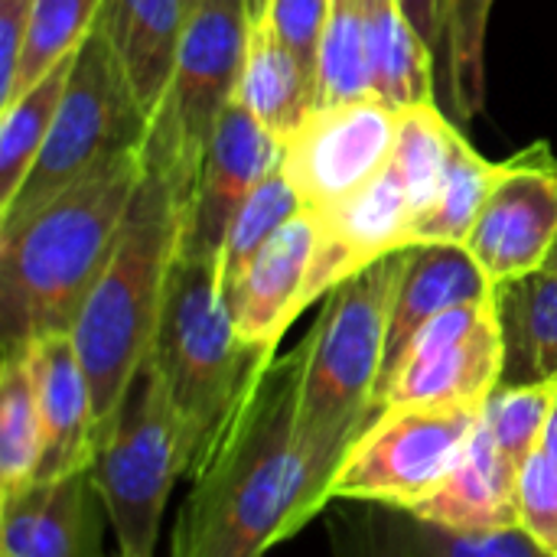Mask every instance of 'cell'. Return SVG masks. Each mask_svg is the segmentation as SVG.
<instances>
[{
	"mask_svg": "<svg viewBox=\"0 0 557 557\" xmlns=\"http://www.w3.org/2000/svg\"><path fill=\"white\" fill-rule=\"evenodd\" d=\"M304 343L271 356L189 467L170 557H261L310 519V483L297 447Z\"/></svg>",
	"mask_w": 557,
	"mask_h": 557,
	"instance_id": "1",
	"label": "cell"
},
{
	"mask_svg": "<svg viewBox=\"0 0 557 557\" xmlns=\"http://www.w3.org/2000/svg\"><path fill=\"white\" fill-rule=\"evenodd\" d=\"M140 180L144 157L127 153L0 225L3 352L72 330L117 245Z\"/></svg>",
	"mask_w": 557,
	"mask_h": 557,
	"instance_id": "2",
	"label": "cell"
},
{
	"mask_svg": "<svg viewBox=\"0 0 557 557\" xmlns=\"http://www.w3.org/2000/svg\"><path fill=\"white\" fill-rule=\"evenodd\" d=\"M405 251L382 258L333 287L313 330L304 336L297 447L307 467L313 516L330 509V486L343 457L382 414L375 392Z\"/></svg>",
	"mask_w": 557,
	"mask_h": 557,
	"instance_id": "3",
	"label": "cell"
},
{
	"mask_svg": "<svg viewBox=\"0 0 557 557\" xmlns=\"http://www.w3.org/2000/svg\"><path fill=\"white\" fill-rule=\"evenodd\" d=\"M183 209L186 199L176 183L144 160V180L117 245L69 330L91 388L95 450L150 359L166 277L180 251Z\"/></svg>",
	"mask_w": 557,
	"mask_h": 557,
	"instance_id": "4",
	"label": "cell"
},
{
	"mask_svg": "<svg viewBox=\"0 0 557 557\" xmlns=\"http://www.w3.org/2000/svg\"><path fill=\"white\" fill-rule=\"evenodd\" d=\"M277 349L248 346L222 294L219 261L176 255L150 349L170 405L183 424L189 467L206 454L255 372Z\"/></svg>",
	"mask_w": 557,
	"mask_h": 557,
	"instance_id": "5",
	"label": "cell"
},
{
	"mask_svg": "<svg viewBox=\"0 0 557 557\" xmlns=\"http://www.w3.org/2000/svg\"><path fill=\"white\" fill-rule=\"evenodd\" d=\"M147 131L150 117L140 111L101 26L95 23L75 52L49 137L16 196L0 209V225L23 219L117 157L140 153Z\"/></svg>",
	"mask_w": 557,
	"mask_h": 557,
	"instance_id": "6",
	"label": "cell"
},
{
	"mask_svg": "<svg viewBox=\"0 0 557 557\" xmlns=\"http://www.w3.org/2000/svg\"><path fill=\"white\" fill-rule=\"evenodd\" d=\"M248 33L245 0H202L186 23L170 88L150 117L140 157L160 166L186 202L209 140L238 95Z\"/></svg>",
	"mask_w": 557,
	"mask_h": 557,
	"instance_id": "7",
	"label": "cell"
},
{
	"mask_svg": "<svg viewBox=\"0 0 557 557\" xmlns=\"http://www.w3.org/2000/svg\"><path fill=\"white\" fill-rule=\"evenodd\" d=\"M91 470L121 557H153L170 490L189 470V450L150 359L104 431Z\"/></svg>",
	"mask_w": 557,
	"mask_h": 557,
	"instance_id": "8",
	"label": "cell"
},
{
	"mask_svg": "<svg viewBox=\"0 0 557 557\" xmlns=\"http://www.w3.org/2000/svg\"><path fill=\"white\" fill-rule=\"evenodd\" d=\"M483 424V405L385 408L343 457L333 503H382L414 509L434 496L467 457Z\"/></svg>",
	"mask_w": 557,
	"mask_h": 557,
	"instance_id": "9",
	"label": "cell"
},
{
	"mask_svg": "<svg viewBox=\"0 0 557 557\" xmlns=\"http://www.w3.org/2000/svg\"><path fill=\"white\" fill-rule=\"evenodd\" d=\"M506 346L496 300H476L428 320L379 385V408L486 405L503 385Z\"/></svg>",
	"mask_w": 557,
	"mask_h": 557,
	"instance_id": "10",
	"label": "cell"
},
{
	"mask_svg": "<svg viewBox=\"0 0 557 557\" xmlns=\"http://www.w3.org/2000/svg\"><path fill=\"white\" fill-rule=\"evenodd\" d=\"M395 140L398 111L382 98L369 95L323 104L281 140V170L294 183L304 209L323 212L388 170Z\"/></svg>",
	"mask_w": 557,
	"mask_h": 557,
	"instance_id": "11",
	"label": "cell"
},
{
	"mask_svg": "<svg viewBox=\"0 0 557 557\" xmlns=\"http://www.w3.org/2000/svg\"><path fill=\"white\" fill-rule=\"evenodd\" d=\"M555 245L557 157L552 144H532L503 160V176L467 248L496 287L542 271Z\"/></svg>",
	"mask_w": 557,
	"mask_h": 557,
	"instance_id": "12",
	"label": "cell"
},
{
	"mask_svg": "<svg viewBox=\"0 0 557 557\" xmlns=\"http://www.w3.org/2000/svg\"><path fill=\"white\" fill-rule=\"evenodd\" d=\"M281 137L271 134L248 108L232 101L209 140L196 186L183 209L176 255L219 261L228 222L258 189V183L281 166Z\"/></svg>",
	"mask_w": 557,
	"mask_h": 557,
	"instance_id": "13",
	"label": "cell"
},
{
	"mask_svg": "<svg viewBox=\"0 0 557 557\" xmlns=\"http://www.w3.org/2000/svg\"><path fill=\"white\" fill-rule=\"evenodd\" d=\"M320 248L310 274V304L333 287L414 245V206L395 166L382 170L352 196L313 212Z\"/></svg>",
	"mask_w": 557,
	"mask_h": 557,
	"instance_id": "14",
	"label": "cell"
},
{
	"mask_svg": "<svg viewBox=\"0 0 557 557\" xmlns=\"http://www.w3.org/2000/svg\"><path fill=\"white\" fill-rule=\"evenodd\" d=\"M320 248V225L313 212L294 215L222 290L235 330L248 346L277 349L287 326L310 307V274Z\"/></svg>",
	"mask_w": 557,
	"mask_h": 557,
	"instance_id": "15",
	"label": "cell"
},
{
	"mask_svg": "<svg viewBox=\"0 0 557 557\" xmlns=\"http://www.w3.org/2000/svg\"><path fill=\"white\" fill-rule=\"evenodd\" d=\"M101 509L91 467L3 493V557H101Z\"/></svg>",
	"mask_w": 557,
	"mask_h": 557,
	"instance_id": "16",
	"label": "cell"
},
{
	"mask_svg": "<svg viewBox=\"0 0 557 557\" xmlns=\"http://www.w3.org/2000/svg\"><path fill=\"white\" fill-rule=\"evenodd\" d=\"M330 545L333 557H548L522 529L467 535L382 503L336 512Z\"/></svg>",
	"mask_w": 557,
	"mask_h": 557,
	"instance_id": "17",
	"label": "cell"
},
{
	"mask_svg": "<svg viewBox=\"0 0 557 557\" xmlns=\"http://www.w3.org/2000/svg\"><path fill=\"white\" fill-rule=\"evenodd\" d=\"M42 421V460L33 483H52L95 463V408L72 333H49L26 346Z\"/></svg>",
	"mask_w": 557,
	"mask_h": 557,
	"instance_id": "18",
	"label": "cell"
},
{
	"mask_svg": "<svg viewBox=\"0 0 557 557\" xmlns=\"http://www.w3.org/2000/svg\"><path fill=\"white\" fill-rule=\"evenodd\" d=\"M490 297H493V284L467 245H411L405 251V268H401L395 300H392L382 379L392 372V366L398 362L411 336L428 320H434L444 310L490 300Z\"/></svg>",
	"mask_w": 557,
	"mask_h": 557,
	"instance_id": "19",
	"label": "cell"
},
{
	"mask_svg": "<svg viewBox=\"0 0 557 557\" xmlns=\"http://www.w3.org/2000/svg\"><path fill=\"white\" fill-rule=\"evenodd\" d=\"M519 473L522 470L499 450L490 428L480 424L467 457L450 473V480L408 512L467 535L519 532Z\"/></svg>",
	"mask_w": 557,
	"mask_h": 557,
	"instance_id": "20",
	"label": "cell"
},
{
	"mask_svg": "<svg viewBox=\"0 0 557 557\" xmlns=\"http://www.w3.org/2000/svg\"><path fill=\"white\" fill-rule=\"evenodd\" d=\"M186 23V0H104L101 7L98 26L147 117L170 88Z\"/></svg>",
	"mask_w": 557,
	"mask_h": 557,
	"instance_id": "21",
	"label": "cell"
},
{
	"mask_svg": "<svg viewBox=\"0 0 557 557\" xmlns=\"http://www.w3.org/2000/svg\"><path fill=\"white\" fill-rule=\"evenodd\" d=\"M506 366L503 385L557 382V271H532L493 287Z\"/></svg>",
	"mask_w": 557,
	"mask_h": 557,
	"instance_id": "22",
	"label": "cell"
},
{
	"mask_svg": "<svg viewBox=\"0 0 557 557\" xmlns=\"http://www.w3.org/2000/svg\"><path fill=\"white\" fill-rule=\"evenodd\" d=\"M235 101L271 134L290 137L317 104V85L268 20L251 23Z\"/></svg>",
	"mask_w": 557,
	"mask_h": 557,
	"instance_id": "23",
	"label": "cell"
},
{
	"mask_svg": "<svg viewBox=\"0 0 557 557\" xmlns=\"http://www.w3.org/2000/svg\"><path fill=\"white\" fill-rule=\"evenodd\" d=\"M366 3H369V26H372L375 98H382L395 111L421 101H437V88H434L437 55L408 20L401 0H366Z\"/></svg>",
	"mask_w": 557,
	"mask_h": 557,
	"instance_id": "24",
	"label": "cell"
},
{
	"mask_svg": "<svg viewBox=\"0 0 557 557\" xmlns=\"http://www.w3.org/2000/svg\"><path fill=\"white\" fill-rule=\"evenodd\" d=\"M75 52L65 55L55 69H49L36 85L20 91L7 108H0V209L16 196L20 183L33 170L49 137V127L55 121L62 91L75 65Z\"/></svg>",
	"mask_w": 557,
	"mask_h": 557,
	"instance_id": "25",
	"label": "cell"
},
{
	"mask_svg": "<svg viewBox=\"0 0 557 557\" xmlns=\"http://www.w3.org/2000/svg\"><path fill=\"white\" fill-rule=\"evenodd\" d=\"M499 176H503V163L486 160L460 134L434 206L414 222V245H467Z\"/></svg>",
	"mask_w": 557,
	"mask_h": 557,
	"instance_id": "26",
	"label": "cell"
},
{
	"mask_svg": "<svg viewBox=\"0 0 557 557\" xmlns=\"http://www.w3.org/2000/svg\"><path fill=\"white\" fill-rule=\"evenodd\" d=\"M460 134L463 131L450 124V117L441 111L437 101H421L398 111V140H395L392 166L398 170L408 189V199L414 206V222L434 206Z\"/></svg>",
	"mask_w": 557,
	"mask_h": 557,
	"instance_id": "27",
	"label": "cell"
},
{
	"mask_svg": "<svg viewBox=\"0 0 557 557\" xmlns=\"http://www.w3.org/2000/svg\"><path fill=\"white\" fill-rule=\"evenodd\" d=\"M375 95L372 26L366 0H333L317 65V104H343Z\"/></svg>",
	"mask_w": 557,
	"mask_h": 557,
	"instance_id": "28",
	"label": "cell"
},
{
	"mask_svg": "<svg viewBox=\"0 0 557 557\" xmlns=\"http://www.w3.org/2000/svg\"><path fill=\"white\" fill-rule=\"evenodd\" d=\"M42 460V421L26 349L3 352L0 366V493L36 480Z\"/></svg>",
	"mask_w": 557,
	"mask_h": 557,
	"instance_id": "29",
	"label": "cell"
},
{
	"mask_svg": "<svg viewBox=\"0 0 557 557\" xmlns=\"http://www.w3.org/2000/svg\"><path fill=\"white\" fill-rule=\"evenodd\" d=\"M300 212H304V202L294 183L287 180V173L277 166L264 183H258V189L245 199V206L228 222V232L219 251L222 290H228L238 281V274L248 268V261Z\"/></svg>",
	"mask_w": 557,
	"mask_h": 557,
	"instance_id": "30",
	"label": "cell"
},
{
	"mask_svg": "<svg viewBox=\"0 0 557 557\" xmlns=\"http://www.w3.org/2000/svg\"><path fill=\"white\" fill-rule=\"evenodd\" d=\"M101 7L104 0H36L26 42L20 52L16 82L0 108H7L20 91L36 85L49 69H55L65 55H72L95 29Z\"/></svg>",
	"mask_w": 557,
	"mask_h": 557,
	"instance_id": "31",
	"label": "cell"
},
{
	"mask_svg": "<svg viewBox=\"0 0 557 557\" xmlns=\"http://www.w3.org/2000/svg\"><path fill=\"white\" fill-rule=\"evenodd\" d=\"M557 405V382L499 385L483 405V424L490 428L499 450L522 470L542 447L545 428Z\"/></svg>",
	"mask_w": 557,
	"mask_h": 557,
	"instance_id": "32",
	"label": "cell"
},
{
	"mask_svg": "<svg viewBox=\"0 0 557 557\" xmlns=\"http://www.w3.org/2000/svg\"><path fill=\"white\" fill-rule=\"evenodd\" d=\"M496 0H460L454 23V49L447 88L460 121H473L486 95V33Z\"/></svg>",
	"mask_w": 557,
	"mask_h": 557,
	"instance_id": "33",
	"label": "cell"
},
{
	"mask_svg": "<svg viewBox=\"0 0 557 557\" xmlns=\"http://www.w3.org/2000/svg\"><path fill=\"white\" fill-rule=\"evenodd\" d=\"M519 512L522 532L557 557V463L545 450H535L519 473Z\"/></svg>",
	"mask_w": 557,
	"mask_h": 557,
	"instance_id": "34",
	"label": "cell"
},
{
	"mask_svg": "<svg viewBox=\"0 0 557 557\" xmlns=\"http://www.w3.org/2000/svg\"><path fill=\"white\" fill-rule=\"evenodd\" d=\"M333 0H271L264 20L277 29V36L290 46V52L300 59L307 75L317 85V65H320V46L330 20Z\"/></svg>",
	"mask_w": 557,
	"mask_h": 557,
	"instance_id": "35",
	"label": "cell"
},
{
	"mask_svg": "<svg viewBox=\"0 0 557 557\" xmlns=\"http://www.w3.org/2000/svg\"><path fill=\"white\" fill-rule=\"evenodd\" d=\"M36 0H0V104L10 98Z\"/></svg>",
	"mask_w": 557,
	"mask_h": 557,
	"instance_id": "36",
	"label": "cell"
},
{
	"mask_svg": "<svg viewBox=\"0 0 557 557\" xmlns=\"http://www.w3.org/2000/svg\"><path fill=\"white\" fill-rule=\"evenodd\" d=\"M408 20L414 29L428 39L434 49L437 62H444V72L450 65V49H454V23H457V7L460 0H401Z\"/></svg>",
	"mask_w": 557,
	"mask_h": 557,
	"instance_id": "37",
	"label": "cell"
},
{
	"mask_svg": "<svg viewBox=\"0 0 557 557\" xmlns=\"http://www.w3.org/2000/svg\"><path fill=\"white\" fill-rule=\"evenodd\" d=\"M539 450H545V454L557 463V405L552 421H548V428H545V437H542V447H539Z\"/></svg>",
	"mask_w": 557,
	"mask_h": 557,
	"instance_id": "38",
	"label": "cell"
},
{
	"mask_svg": "<svg viewBox=\"0 0 557 557\" xmlns=\"http://www.w3.org/2000/svg\"><path fill=\"white\" fill-rule=\"evenodd\" d=\"M245 7H248V20H251V23H258V20H264V13H268L271 0H245Z\"/></svg>",
	"mask_w": 557,
	"mask_h": 557,
	"instance_id": "39",
	"label": "cell"
},
{
	"mask_svg": "<svg viewBox=\"0 0 557 557\" xmlns=\"http://www.w3.org/2000/svg\"><path fill=\"white\" fill-rule=\"evenodd\" d=\"M545 268H548V271H557V245H555V248H552V255H548Z\"/></svg>",
	"mask_w": 557,
	"mask_h": 557,
	"instance_id": "40",
	"label": "cell"
},
{
	"mask_svg": "<svg viewBox=\"0 0 557 557\" xmlns=\"http://www.w3.org/2000/svg\"><path fill=\"white\" fill-rule=\"evenodd\" d=\"M199 3H202V0H186V7H189V16H193V10H196Z\"/></svg>",
	"mask_w": 557,
	"mask_h": 557,
	"instance_id": "41",
	"label": "cell"
}]
</instances>
